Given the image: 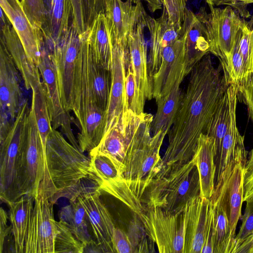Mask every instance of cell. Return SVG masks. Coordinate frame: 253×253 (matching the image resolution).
<instances>
[{
	"label": "cell",
	"instance_id": "cell-1",
	"mask_svg": "<svg viewBox=\"0 0 253 253\" xmlns=\"http://www.w3.org/2000/svg\"><path fill=\"white\" fill-rule=\"evenodd\" d=\"M190 74L174 123L168 133V148L155 177L168 173L192 158L200 135L205 133L229 85L221 65L215 67L209 53L195 65Z\"/></svg>",
	"mask_w": 253,
	"mask_h": 253
},
{
	"label": "cell",
	"instance_id": "cell-2",
	"mask_svg": "<svg viewBox=\"0 0 253 253\" xmlns=\"http://www.w3.org/2000/svg\"><path fill=\"white\" fill-rule=\"evenodd\" d=\"M57 129L52 128L46 140L44 176L40 186L49 200L73 187L91 172V161Z\"/></svg>",
	"mask_w": 253,
	"mask_h": 253
},
{
	"label": "cell",
	"instance_id": "cell-3",
	"mask_svg": "<svg viewBox=\"0 0 253 253\" xmlns=\"http://www.w3.org/2000/svg\"><path fill=\"white\" fill-rule=\"evenodd\" d=\"M74 81V113L79 124L77 140L83 152L89 153L100 143L104 136L105 112L97 105L92 86L89 61V43L84 32Z\"/></svg>",
	"mask_w": 253,
	"mask_h": 253
},
{
	"label": "cell",
	"instance_id": "cell-4",
	"mask_svg": "<svg viewBox=\"0 0 253 253\" xmlns=\"http://www.w3.org/2000/svg\"><path fill=\"white\" fill-rule=\"evenodd\" d=\"M167 134L159 132L151 135L148 130L139 137L128 153L122 174L128 196V207L137 215L145 208L144 194L157 174L162 158L160 151Z\"/></svg>",
	"mask_w": 253,
	"mask_h": 253
},
{
	"label": "cell",
	"instance_id": "cell-5",
	"mask_svg": "<svg viewBox=\"0 0 253 253\" xmlns=\"http://www.w3.org/2000/svg\"><path fill=\"white\" fill-rule=\"evenodd\" d=\"M200 194L199 173L193 157L168 173L154 178L142 202L145 209L155 206L175 213L184 209L191 200Z\"/></svg>",
	"mask_w": 253,
	"mask_h": 253
},
{
	"label": "cell",
	"instance_id": "cell-6",
	"mask_svg": "<svg viewBox=\"0 0 253 253\" xmlns=\"http://www.w3.org/2000/svg\"><path fill=\"white\" fill-rule=\"evenodd\" d=\"M153 118L151 114L136 115L130 110H123L118 122L88 155L98 154L107 157L122 176L128 152L137 138L151 127Z\"/></svg>",
	"mask_w": 253,
	"mask_h": 253
},
{
	"label": "cell",
	"instance_id": "cell-7",
	"mask_svg": "<svg viewBox=\"0 0 253 253\" xmlns=\"http://www.w3.org/2000/svg\"><path fill=\"white\" fill-rule=\"evenodd\" d=\"M45 151L31 105L26 128L18 158L16 188L18 199L23 195L34 197L44 172Z\"/></svg>",
	"mask_w": 253,
	"mask_h": 253
},
{
	"label": "cell",
	"instance_id": "cell-8",
	"mask_svg": "<svg viewBox=\"0 0 253 253\" xmlns=\"http://www.w3.org/2000/svg\"><path fill=\"white\" fill-rule=\"evenodd\" d=\"M44 42L55 69L63 106L68 112H73L75 76L82 43L81 34L71 24L58 41Z\"/></svg>",
	"mask_w": 253,
	"mask_h": 253
},
{
	"label": "cell",
	"instance_id": "cell-9",
	"mask_svg": "<svg viewBox=\"0 0 253 253\" xmlns=\"http://www.w3.org/2000/svg\"><path fill=\"white\" fill-rule=\"evenodd\" d=\"M137 216L159 253H184L186 207L175 213L157 207H147Z\"/></svg>",
	"mask_w": 253,
	"mask_h": 253
},
{
	"label": "cell",
	"instance_id": "cell-10",
	"mask_svg": "<svg viewBox=\"0 0 253 253\" xmlns=\"http://www.w3.org/2000/svg\"><path fill=\"white\" fill-rule=\"evenodd\" d=\"M30 108L28 99H25L7 135L0 142V198L7 205L18 199L17 164Z\"/></svg>",
	"mask_w": 253,
	"mask_h": 253
},
{
	"label": "cell",
	"instance_id": "cell-11",
	"mask_svg": "<svg viewBox=\"0 0 253 253\" xmlns=\"http://www.w3.org/2000/svg\"><path fill=\"white\" fill-rule=\"evenodd\" d=\"M210 12L201 8L198 15L208 32L210 52L217 57L223 68L231 55L243 19L230 6L209 5Z\"/></svg>",
	"mask_w": 253,
	"mask_h": 253
},
{
	"label": "cell",
	"instance_id": "cell-12",
	"mask_svg": "<svg viewBox=\"0 0 253 253\" xmlns=\"http://www.w3.org/2000/svg\"><path fill=\"white\" fill-rule=\"evenodd\" d=\"M53 205L40 185L29 222L25 253H55L54 241L58 229L54 218Z\"/></svg>",
	"mask_w": 253,
	"mask_h": 253
},
{
	"label": "cell",
	"instance_id": "cell-13",
	"mask_svg": "<svg viewBox=\"0 0 253 253\" xmlns=\"http://www.w3.org/2000/svg\"><path fill=\"white\" fill-rule=\"evenodd\" d=\"M20 73L7 47L0 39V132L10 130L24 101Z\"/></svg>",
	"mask_w": 253,
	"mask_h": 253
},
{
	"label": "cell",
	"instance_id": "cell-14",
	"mask_svg": "<svg viewBox=\"0 0 253 253\" xmlns=\"http://www.w3.org/2000/svg\"><path fill=\"white\" fill-rule=\"evenodd\" d=\"M38 68L46 89L52 128L57 130L59 129L69 142L80 150L71 126L73 119L70 113L64 109L62 103L55 69L44 42L42 48Z\"/></svg>",
	"mask_w": 253,
	"mask_h": 253
},
{
	"label": "cell",
	"instance_id": "cell-15",
	"mask_svg": "<svg viewBox=\"0 0 253 253\" xmlns=\"http://www.w3.org/2000/svg\"><path fill=\"white\" fill-rule=\"evenodd\" d=\"M238 97V96L235 97L232 103L227 129L222 140L219 155L216 158L218 166L214 193L212 197L218 194L234 167L239 163L246 165L247 160L249 152L245 148L244 136L240 133L236 124Z\"/></svg>",
	"mask_w": 253,
	"mask_h": 253
},
{
	"label": "cell",
	"instance_id": "cell-16",
	"mask_svg": "<svg viewBox=\"0 0 253 253\" xmlns=\"http://www.w3.org/2000/svg\"><path fill=\"white\" fill-rule=\"evenodd\" d=\"M184 68V44L181 31L180 38L164 48L160 68L152 77L153 98L156 102L168 94L178 81L182 82L185 77Z\"/></svg>",
	"mask_w": 253,
	"mask_h": 253
},
{
	"label": "cell",
	"instance_id": "cell-17",
	"mask_svg": "<svg viewBox=\"0 0 253 253\" xmlns=\"http://www.w3.org/2000/svg\"><path fill=\"white\" fill-rule=\"evenodd\" d=\"M0 5L18 36L30 62L38 68L44 43L42 32L31 23L20 0H0Z\"/></svg>",
	"mask_w": 253,
	"mask_h": 253
},
{
	"label": "cell",
	"instance_id": "cell-18",
	"mask_svg": "<svg viewBox=\"0 0 253 253\" xmlns=\"http://www.w3.org/2000/svg\"><path fill=\"white\" fill-rule=\"evenodd\" d=\"M105 15L113 44L127 40L129 34L148 14L142 2L131 0H105Z\"/></svg>",
	"mask_w": 253,
	"mask_h": 253
},
{
	"label": "cell",
	"instance_id": "cell-19",
	"mask_svg": "<svg viewBox=\"0 0 253 253\" xmlns=\"http://www.w3.org/2000/svg\"><path fill=\"white\" fill-rule=\"evenodd\" d=\"M128 62L127 40L114 43L113 64L110 71L111 86L105 111L104 136L118 122L122 113L126 71Z\"/></svg>",
	"mask_w": 253,
	"mask_h": 253
},
{
	"label": "cell",
	"instance_id": "cell-20",
	"mask_svg": "<svg viewBox=\"0 0 253 253\" xmlns=\"http://www.w3.org/2000/svg\"><path fill=\"white\" fill-rule=\"evenodd\" d=\"M148 15L138 23L127 37L129 63L139 94L145 101L153 98V81L149 74L147 44L144 37Z\"/></svg>",
	"mask_w": 253,
	"mask_h": 253
},
{
	"label": "cell",
	"instance_id": "cell-21",
	"mask_svg": "<svg viewBox=\"0 0 253 253\" xmlns=\"http://www.w3.org/2000/svg\"><path fill=\"white\" fill-rule=\"evenodd\" d=\"M185 52L184 75L190 73L195 65L210 52L206 27L198 14L186 9L182 24Z\"/></svg>",
	"mask_w": 253,
	"mask_h": 253
},
{
	"label": "cell",
	"instance_id": "cell-22",
	"mask_svg": "<svg viewBox=\"0 0 253 253\" xmlns=\"http://www.w3.org/2000/svg\"><path fill=\"white\" fill-rule=\"evenodd\" d=\"M101 192L88 193L78 198L86 212L96 242L103 253H115L113 236L115 226L112 216L100 199Z\"/></svg>",
	"mask_w": 253,
	"mask_h": 253
},
{
	"label": "cell",
	"instance_id": "cell-23",
	"mask_svg": "<svg viewBox=\"0 0 253 253\" xmlns=\"http://www.w3.org/2000/svg\"><path fill=\"white\" fill-rule=\"evenodd\" d=\"M146 28L149 32L150 42L148 71L152 80L160 68L164 48L180 38L182 26L170 23L167 17L162 14L157 19L148 15Z\"/></svg>",
	"mask_w": 253,
	"mask_h": 253
},
{
	"label": "cell",
	"instance_id": "cell-24",
	"mask_svg": "<svg viewBox=\"0 0 253 253\" xmlns=\"http://www.w3.org/2000/svg\"><path fill=\"white\" fill-rule=\"evenodd\" d=\"M0 31L2 39L19 70L27 90L31 89L42 81L39 68L30 62L22 43L4 12L0 9Z\"/></svg>",
	"mask_w": 253,
	"mask_h": 253
},
{
	"label": "cell",
	"instance_id": "cell-25",
	"mask_svg": "<svg viewBox=\"0 0 253 253\" xmlns=\"http://www.w3.org/2000/svg\"><path fill=\"white\" fill-rule=\"evenodd\" d=\"M211 204L210 199L199 195L187 204L184 253H201Z\"/></svg>",
	"mask_w": 253,
	"mask_h": 253
},
{
	"label": "cell",
	"instance_id": "cell-26",
	"mask_svg": "<svg viewBox=\"0 0 253 253\" xmlns=\"http://www.w3.org/2000/svg\"><path fill=\"white\" fill-rule=\"evenodd\" d=\"M217 155L215 139L205 133L199 138L193 157L198 169L200 196L211 200L214 193V178L216 166L214 159Z\"/></svg>",
	"mask_w": 253,
	"mask_h": 253
},
{
	"label": "cell",
	"instance_id": "cell-27",
	"mask_svg": "<svg viewBox=\"0 0 253 253\" xmlns=\"http://www.w3.org/2000/svg\"><path fill=\"white\" fill-rule=\"evenodd\" d=\"M245 166L242 163L237 164L218 194L211 199L213 201L221 198L227 212L231 234L234 237L238 222L242 217Z\"/></svg>",
	"mask_w": 253,
	"mask_h": 253
},
{
	"label": "cell",
	"instance_id": "cell-28",
	"mask_svg": "<svg viewBox=\"0 0 253 253\" xmlns=\"http://www.w3.org/2000/svg\"><path fill=\"white\" fill-rule=\"evenodd\" d=\"M85 33L96 62L110 72L113 64V44L104 13L97 14Z\"/></svg>",
	"mask_w": 253,
	"mask_h": 253
},
{
	"label": "cell",
	"instance_id": "cell-29",
	"mask_svg": "<svg viewBox=\"0 0 253 253\" xmlns=\"http://www.w3.org/2000/svg\"><path fill=\"white\" fill-rule=\"evenodd\" d=\"M46 22L42 30L44 39L55 42L68 31L72 19L71 0H43Z\"/></svg>",
	"mask_w": 253,
	"mask_h": 253
},
{
	"label": "cell",
	"instance_id": "cell-30",
	"mask_svg": "<svg viewBox=\"0 0 253 253\" xmlns=\"http://www.w3.org/2000/svg\"><path fill=\"white\" fill-rule=\"evenodd\" d=\"M34 201L35 197L25 195L8 205L14 253H24L25 239Z\"/></svg>",
	"mask_w": 253,
	"mask_h": 253
},
{
	"label": "cell",
	"instance_id": "cell-31",
	"mask_svg": "<svg viewBox=\"0 0 253 253\" xmlns=\"http://www.w3.org/2000/svg\"><path fill=\"white\" fill-rule=\"evenodd\" d=\"M238 96L237 86L234 84L228 85L223 96L210 120L204 133L214 138L217 155H219L223 139L226 133L230 118L232 103Z\"/></svg>",
	"mask_w": 253,
	"mask_h": 253
},
{
	"label": "cell",
	"instance_id": "cell-32",
	"mask_svg": "<svg viewBox=\"0 0 253 253\" xmlns=\"http://www.w3.org/2000/svg\"><path fill=\"white\" fill-rule=\"evenodd\" d=\"M181 83L178 81L168 94L156 101L157 110L151 128L153 135L159 132L167 134L170 130L183 98Z\"/></svg>",
	"mask_w": 253,
	"mask_h": 253
},
{
	"label": "cell",
	"instance_id": "cell-33",
	"mask_svg": "<svg viewBox=\"0 0 253 253\" xmlns=\"http://www.w3.org/2000/svg\"><path fill=\"white\" fill-rule=\"evenodd\" d=\"M211 201L214 215V253H233L235 237L231 234L223 203L220 197Z\"/></svg>",
	"mask_w": 253,
	"mask_h": 253
},
{
	"label": "cell",
	"instance_id": "cell-34",
	"mask_svg": "<svg viewBox=\"0 0 253 253\" xmlns=\"http://www.w3.org/2000/svg\"><path fill=\"white\" fill-rule=\"evenodd\" d=\"M59 220L64 222L85 246L91 240L87 228V216L81 203L77 199L64 207L59 213Z\"/></svg>",
	"mask_w": 253,
	"mask_h": 253
},
{
	"label": "cell",
	"instance_id": "cell-35",
	"mask_svg": "<svg viewBox=\"0 0 253 253\" xmlns=\"http://www.w3.org/2000/svg\"><path fill=\"white\" fill-rule=\"evenodd\" d=\"M32 103L38 128L45 151L47 137L52 129L50 118L46 89L42 80L31 89Z\"/></svg>",
	"mask_w": 253,
	"mask_h": 253
},
{
	"label": "cell",
	"instance_id": "cell-36",
	"mask_svg": "<svg viewBox=\"0 0 253 253\" xmlns=\"http://www.w3.org/2000/svg\"><path fill=\"white\" fill-rule=\"evenodd\" d=\"M89 69L92 86L97 105L105 112L110 94L111 72L96 62L89 43Z\"/></svg>",
	"mask_w": 253,
	"mask_h": 253
},
{
	"label": "cell",
	"instance_id": "cell-37",
	"mask_svg": "<svg viewBox=\"0 0 253 253\" xmlns=\"http://www.w3.org/2000/svg\"><path fill=\"white\" fill-rule=\"evenodd\" d=\"M133 3L144 1L148 10L152 13L163 9L169 22L182 26L188 0H131Z\"/></svg>",
	"mask_w": 253,
	"mask_h": 253
},
{
	"label": "cell",
	"instance_id": "cell-38",
	"mask_svg": "<svg viewBox=\"0 0 253 253\" xmlns=\"http://www.w3.org/2000/svg\"><path fill=\"white\" fill-rule=\"evenodd\" d=\"M241 218L242 223L235 238L233 253H248L253 241V199L246 202L245 211Z\"/></svg>",
	"mask_w": 253,
	"mask_h": 253
},
{
	"label": "cell",
	"instance_id": "cell-39",
	"mask_svg": "<svg viewBox=\"0 0 253 253\" xmlns=\"http://www.w3.org/2000/svg\"><path fill=\"white\" fill-rule=\"evenodd\" d=\"M145 102L139 94L134 74L128 62L123 95V110H130L136 115L141 114L144 112Z\"/></svg>",
	"mask_w": 253,
	"mask_h": 253
},
{
	"label": "cell",
	"instance_id": "cell-40",
	"mask_svg": "<svg viewBox=\"0 0 253 253\" xmlns=\"http://www.w3.org/2000/svg\"><path fill=\"white\" fill-rule=\"evenodd\" d=\"M58 229L54 241L55 253H83L84 246L71 232L66 224L56 221Z\"/></svg>",
	"mask_w": 253,
	"mask_h": 253
},
{
	"label": "cell",
	"instance_id": "cell-41",
	"mask_svg": "<svg viewBox=\"0 0 253 253\" xmlns=\"http://www.w3.org/2000/svg\"><path fill=\"white\" fill-rule=\"evenodd\" d=\"M99 185L93 173L79 181L75 186L64 190L55 195L49 201L53 204L61 197L67 198L70 202L76 201L78 197L88 193L101 192Z\"/></svg>",
	"mask_w": 253,
	"mask_h": 253
},
{
	"label": "cell",
	"instance_id": "cell-42",
	"mask_svg": "<svg viewBox=\"0 0 253 253\" xmlns=\"http://www.w3.org/2000/svg\"><path fill=\"white\" fill-rule=\"evenodd\" d=\"M22 7L31 23L42 32L46 22L43 0H21Z\"/></svg>",
	"mask_w": 253,
	"mask_h": 253
},
{
	"label": "cell",
	"instance_id": "cell-43",
	"mask_svg": "<svg viewBox=\"0 0 253 253\" xmlns=\"http://www.w3.org/2000/svg\"><path fill=\"white\" fill-rule=\"evenodd\" d=\"M139 218H134L129 225L127 232L134 250V253L148 252L147 235Z\"/></svg>",
	"mask_w": 253,
	"mask_h": 253
},
{
	"label": "cell",
	"instance_id": "cell-44",
	"mask_svg": "<svg viewBox=\"0 0 253 253\" xmlns=\"http://www.w3.org/2000/svg\"><path fill=\"white\" fill-rule=\"evenodd\" d=\"M208 5L217 6L220 5L229 6L238 15L244 18L250 17L248 6L253 4V0H208Z\"/></svg>",
	"mask_w": 253,
	"mask_h": 253
},
{
	"label": "cell",
	"instance_id": "cell-45",
	"mask_svg": "<svg viewBox=\"0 0 253 253\" xmlns=\"http://www.w3.org/2000/svg\"><path fill=\"white\" fill-rule=\"evenodd\" d=\"M72 8L71 25L81 34L87 28L83 0H71Z\"/></svg>",
	"mask_w": 253,
	"mask_h": 253
},
{
	"label": "cell",
	"instance_id": "cell-46",
	"mask_svg": "<svg viewBox=\"0 0 253 253\" xmlns=\"http://www.w3.org/2000/svg\"><path fill=\"white\" fill-rule=\"evenodd\" d=\"M253 199V149L249 152L245 169L244 176L243 202Z\"/></svg>",
	"mask_w": 253,
	"mask_h": 253
},
{
	"label": "cell",
	"instance_id": "cell-47",
	"mask_svg": "<svg viewBox=\"0 0 253 253\" xmlns=\"http://www.w3.org/2000/svg\"><path fill=\"white\" fill-rule=\"evenodd\" d=\"M115 253H134V250L127 232L115 227L113 236Z\"/></svg>",
	"mask_w": 253,
	"mask_h": 253
},
{
	"label": "cell",
	"instance_id": "cell-48",
	"mask_svg": "<svg viewBox=\"0 0 253 253\" xmlns=\"http://www.w3.org/2000/svg\"><path fill=\"white\" fill-rule=\"evenodd\" d=\"M214 253V215L212 204L209 208L201 253Z\"/></svg>",
	"mask_w": 253,
	"mask_h": 253
},
{
	"label": "cell",
	"instance_id": "cell-49",
	"mask_svg": "<svg viewBox=\"0 0 253 253\" xmlns=\"http://www.w3.org/2000/svg\"><path fill=\"white\" fill-rule=\"evenodd\" d=\"M237 86L240 95L246 104L250 117L253 122V74L250 79Z\"/></svg>",
	"mask_w": 253,
	"mask_h": 253
},
{
	"label": "cell",
	"instance_id": "cell-50",
	"mask_svg": "<svg viewBox=\"0 0 253 253\" xmlns=\"http://www.w3.org/2000/svg\"><path fill=\"white\" fill-rule=\"evenodd\" d=\"M0 253H1L5 240L11 233L12 234V231L11 225L8 226L7 225L8 214L2 208H0Z\"/></svg>",
	"mask_w": 253,
	"mask_h": 253
},
{
	"label": "cell",
	"instance_id": "cell-51",
	"mask_svg": "<svg viewBox=\"0 0 253 253\" xmlns=\"http://www.w3.org/2000/svg\"><path fill=\"white\" fill-rule=\"evenodd\" d=\"M87 27L91 24L100 11L97 0H83Z\"/></svg>",
	"mask_w": 253,
	"mask_h": 253
},
{
	"label": "cell",
	"instance_id": "cell-52",
	"mask_svg": "<svg viewBox=\"0 0 253 253\" xmlns=\"http://www.w3.org/2000/svg\"><path fill=\"white\" fill-rule=\"evenodd\" d=\"M249 253H253V241L251 245V246L249 249Z\"/></svg>",
	"mask_w": 253,
	"mask_h": 253
},
{
	"label": "cell",
	"instance_id": "cell-53",
	"mask_svg": "<svg viewBox=\"0 0 253 253\" xmlns=\"http://www.w3.org/2000/svg\"><path fill=\"white\" fill-rule=\"evenodd\" d=\"M206 2H207L208 1V0H205Z\"/></svg>",
	"mask_w": 253,
	"mask_h": 253
},
{
	"label": "cell",
	"instance_id": "cell-54",
	"mask_svg": "<svg viewBox=\"0 0 253 253\" xmlns=\"http://www.w3.org/2000/svg\"></svg>",
	"mask_w": 253,
	"mask_h": 253
}]
</instances>
